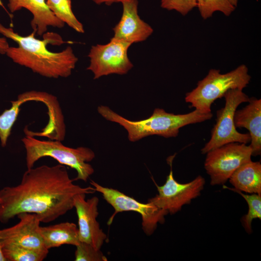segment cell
<instances>
[{
    "label": "cell",
    "instance_id": "cell-1",
    "mask_svg": "<svg viewBox=\"0 0 261 261\" xmlns=\"http://www.w3.org/2000/svg\"><path fill=\"white\" fill-rule=\"evenodd\" d=\"M73 181L60 164L27 169L19 184L0 190V221L6 223L21 213L35 214L41 222L55 220L74 208L77 194L95 192Z\"/></svg>",
    "mask_w": 261,
    "mask_h": 261
},
{
    "label": "cell",
    "instance_id": "cell-2",
    "mask_svg": "<svg viewBox=\"0 0 261 261\" xmlns=\"http://www.w3.org/2000/svg\"><path fill=\"white\" fill-rule=\"evenodd\" d=\"M0 33L18 44L17 47L9 46L6 55L14 63L43 76L51 78L68 77L78 60L70 46L58 52L48 50L46 47L48 44L61 45L64 43L57 34L48 33L43 40H40L35 38L33 31L27 36H22L0 23Z\"/></svg>",
    "mask_w": 261,
    "mask_h": 261
},
{
    "label": "cell",
    "instance_id": "cell-3",
    "mask_svg": "<svg viewBox=\"0 0 261 261\" xmlns=\"http://www.w3.org/2000/svg\"><path fill=\"white\" fill-rule=\"evenodd\" d=\"M98 111L106 120L123 127L128 132L129 140L132 142L153 135L165 138L175 137L178 135L179 129L184 126L202 122L213 116L212 113L203 114L196 109L188 114L175 115L156 108L149 117L131 121L106 106H99Z\"/></svg>",
    "mask_w": 261,
    "mask_h": 261
},
{
    "label": "cell",
    "instance_id": "cell-4",
    "mask_svg": "<svg viewBox=\"0 0 261 261\" xmlns=\"http://www.w3.org/2000/svg\"><path fill=\"white\" fill-rule=\"evenodd\" d=\"M21 140L26 149L27 169L33 167L39 159L49 157L59 164L74 169L77 174L74 181L81 180L87 182L94 172L88 162L94 159L95 155L88 147L72 148L63 145L59 140H40L29 134H26Z\"/></svg>",
    "mask_w": 261,
    "mask_h": 261
},
{
    "label": "cell",
    "instance_id": "cell-5",
    "mask_svg": "<svg viewBox=\"0 0 261 261\" xmlns=\"http://www.w3.org/2000/svg\"><path fill=\"white\" fill-rule=\"evenodd\" d=\"M251 78L245 64L224 74L219 70L211 69L204 78L198 81L197 87L186 94L185 102L202 113H211V106L215 101L223 97L230 89L243 90Z\"/></svg>",
    "mask_w": 261,
    "mask_h": 261
},
{
    "label": "cell",
    "instance_id": "cell-6",
    "mask_svg": "<svg viewBox=\"0 0 261 261\" xmlns=\"http://www.w3.org/2000/svg\"><path fill=\"white\" fill-rule=\"evenodd\" d=\"M225 106L217 111L216 122L211 130V138L201 149L203 154L225 144L250 142L249 133L238 132L234 125V115L237 107L248 102L249 98L239 89H230L224 95Z\"/></svg>",
    "mask_w": 261,
    "mask_h": 261
},
{
    "label": "cell",
    "instance_id": "cell-7",
    "mask_svg": "<svg viewBox=\"0 0 261 261\" xmlns=\"http://www.w3.org/2000/svg\"><path fill=\"white\" fill-rule=\"evenodd\" d=\"M90 183L115 210L108 221V225L112 223L117 213L125 211H133L141 215L142 229L147 235L154 232L159 223L164 222V217L168 212L152 202L148 200L147 203H142L116 189L102 186L93 180Z\"/></svg>",
    "mask_w": 261,
    "mask_h": 261
},
{
    "label": "cell",
    "instance_id": "cell-8",
    "mask_svg": "<svg viewBox=\"0 0 261 261\" xmlns=\"http://www.w3.org/2000/svg\"><path fill=\"white\" fill-rule=\"evenodd\" d=\"M204 168L210 176L212 186L223 185L241 165L251 160L252 150L250 145L230 143L208 151Z\"/></svg>",
    "mask_w": 261,
    "mask_h": 261
},
{
    "label": "cell",
    "instance_id": "cell-9",
    "mask_svg": "<svg viewBox=\"0 0 261 261\" xmlns=\"http://www.w3.org/2000/svg\"><path fill=\"white\" fill-rule=\"evenodd\" d=\"M132 44L112 38L104 44L91 46L87 57L89 65L87 70L94 75V79L111 74L123 75L133 67L128 52Z\"/></svg>",
    "mask_w": 261,
    "mask_h": 261
},
{
    "label": "cell",
    "instance_id": "cell-10",
    "mask_svg": "<svg viewBox=\"0 0 261 261\" xmlns=\"http://www.w3.org/2000/svg\"><path fill=\"white\" fill-rule=\"evenodd\" d=\"M175 155L167 160L170 166V172L165 183L162 186L156 183L158 194L149 200L159 207L166 210L168 213L174 214L180 211L192 200L198 197L204 188V178L201 175L187 183H180L174 178L172 170V162Z\"/></svg>",
    "mask_w": 261,
    "mask_h": 261
},
{
    "label": "cell",
    "instance_id": "cell-11",
    "mask_svg": "<svg viewBox=\"0 0 261 261\" xmlns=\"http://www.w3.org/2000/svg\"><path fill=\"white\" fill-rule=\"evenodd\" d=\"M15 225L0 230V246L14 245L48 254L40 231L41 222L35 214L21 213Z\"/></svg>",
    "mask_w": 261,
    "mask_h": 261
},
{
    "label": "cell",
    "instance_id": "cell-12",
    "mask_svg": "<svg viewBox=\"0 0 261 261\" xmlns=\"http://www.w3.org/2000/svg\"><path fill=\"white\" fill-rule=\"evenodd\" d=\"M86 195L78 194L74 198V207L78 218L79 240L101 249L107 239V235L101 228L97 220L99 214V198L94 196L86 200Z\"/></svg>",
    "mask_w": 261,
    "mask_h": 261
},
{
    "label": "cell",
    "instance_id": "cell-13",
    "mask_svg": "<svg viewBox=\"0 0 261 261\" xmlns=\"http://www.w3.org/2000/svg\"><path fill=\"white\" fill-rule=\"evenodd\" d=\"M122 13L119 22L113 28L112 38L131 44L146 40L153 29L138 14V0H122Z\"/></svg>",
    "mask_w": 261,
    "mask_h": 261
},
{
    "label": "cell",
    "instance_id": "cell-14",
    "mask_svg": "<svg viewBox=\"0 0 261 261\" xmlns=\"http://www.w3.org/2000/svg\"><path fill=\"white\" fill-rule=\"evenodd\" d=\"M7 6L11 13L25 8L30 12V25L35 34H45L48 27L62 28L65 23L56 17L47 7L45 0H8Z\"/></svg>",
    "mask_w": 261,
    "mask_h": 261
},
{
    "label": "cell",
    "instance_id": "cell-15",
    "mask_svg": "<svg viewBox=\"0 0 261 261\" xmlns=\"http://www.w3.org/2000/svg\"><path fill=\"white\" fill-rule=\"evenodd\" d=\"M248 104L243 108L236 110L234 123L236 128H245L249 131L252 156L261 153V100L249 98Z\"/></svg>",
    "mask_w": 261,
    "mask_h": 261
},
{
    "label": "cell",
    "instance_id": "cell-16",
    "mask_svg": "<svg viewBox=\"0 0 261 261\" xmlns=\"http://www.w3.org/2000/svg\"><path fill=\"white\" fill-rule=\"evenodd\" d=\"M44 246L47 249L63 245L77 246L80 242L78 229L75 224L65 222L40 227Z\"/></svg>",
    "mask_w": 261,
    "mask_h": 261
},
{
    "label": "cell",
    "instance_id": "cell-17",
    "mask_svg": "<svg viewBox=\"0 0 261 261\" xmlns=\"http://www.w3.org/2000/svg\"><path fill=\"white\" fill-rule=\"evenodd\" d=\"M234 188L249 194H261V164L250 160L239 167L229 179Z\"/></svg>",
    "mask_w": 261,
    "mask_h": 261
},
{
    "label": "cell",
    "instance_id": "cell-18",
    "mask_svg": "<svg viewBox=\"0 0 261 261\" xmlns=\"http://www.w3.org/2000/svg\"><path fill=\"white\" fill-rule=\"evenodd\" d=\"M44 100V95L42 91H29L19 94L16 100L11 102L12 106L10 108L5 110L0 115V140L2 147L7 145L12 128L20 112V106L29 101L43 102Z\"/></svg>",
    "mask_w": 261,
    "mask_h": 261
},
{
    "label": "cell",
    "instance_id": "cell-19",
    "mask_svg": "<svg viewBox=\"0 0 261 261\" xmlns=\"http://www.w3.org/2000/svg\"><path fill=\"white\" fill-rule=\"evenodd\" d=\"M46 3L54 15L65 24L78 33L85 32L83 25L72 11L71 0H46Z\"/></svg>",
    "mask_w": 261,
    "mask_h": 261
},
{
    "label": "cell",
    "instance_id": "cell-20",
    "mask_svg": "<svg viewBox=\"0 0 261 261\" xmlns=\"http://www.w3.org/2000/svg\"><path fill=\"white\" fill-rule=\"evenodd\" d=\"M223 187L237 192L241 195L246 202L248 207V212L242 217L241 221L246 232L248 233H251V224L253 220L255 218L261 219V194H244L234 188H231L225 186H223Z\"/></svg>",
    "mask_w": 261,
    "mask_h": 261
},
{
    "label": "cell",
    "instance_id": "cell-21",
    "mask_svg": "<svg viewBox=\"0 0 261 261\" xmlns=\"http://www.w3.org/2000/svg\"><path fill=\"white\" fill-rule=\"evenodd\" d=\"M6 261H42L48 254L14 245L1 246Z\"/></svg>",
    "mask_w": 261,
    "mask_h": 261
},
{
    "label": "cell",
    "instance_id": "cell-22",
    "mask_svg": "<svg viewBox=\"0 0 261 261\" xmlns=\"http://www.w3.org/2000/svg\"><path fill=\"white\" fill-rule=\"evenodd\" d=\"M197 7L203 19L211 17L216 11L229 16L235 9L230 0H197Z\"/></svg>",
    "mask_w": 261,
    "mask_h": 261
},
{
    "label": "cell",
    "instance_id": "cell-23",
    "mask_svg": "<svg viewBox=\"0 0 261 261\" xmlns=\"http://www.w3.org/2000/svg\"><path fill=\"white\" fill-rule=\"evenodd\" d=\"M76 246L74 256L75 261H107V258L101 249H97L91 245L80 242Z\"/></svg>",
    "mask_w": 261,
    "mask_h": 261
},
{
    "label": "cell",
    "instance_id": "cell-24",
    "mask_svg": "<svg viewBox=\"0 0 261 261\" xmlns=\"http://www.w3.org/2000/svg\"><path fill=\"white\" fill-rule=\"evenodd\" d=\"M160 6L168 11H176L185 16L197 7V0H160Z\"/></svg>",
    "mask_w": 261,
    "mask_h": 261
},
{
    "label": "cell",
    "instance_id": "cell-25",
    "mask_svg": "<svg viewBox=\"0 0 261 261\" xmlns=\"http://www.w3.org/2000/svg\"><path fill=\"white\" fill-rule=\"evenodd\" d=\"M0 6L4 8V6L1 0H0ZM9 47V45L6 39L4 37L0 38V53L1 54H5Z\"/></svg>",
    "mask_w": 261,
    "mask_h": 261
},
{
    "label": "cell",
    "instance_id": "cell-26",
    "mask_svg": "<svg viewBox=\"0 0 261 261\" xmlns=\"http://www.w3.org/2000/svg\"><path fill=\"white\" fill-rule=\"evenodd\" d=\"M95 4L100 5L104 4L111 6L115 3H120L122 0H90Z\"/></svg>",
    "mask_w": 261,
    "mask_h": 261
},
{
    "label": "cell",
    "instance_id": "cell-27",
    "mask_svg": "<svg viewBox=\"0 0 261 261\" xmlns=\"http://www.w3.org/2000/svg\"><path fill=\"white\" fill-rule=\"evenodd\" d=\"M0 261H6V260L5 259L3 255L0 246Z\"/></svg>",
    "mask_w": 261,
    "mask_h": 261
},
{
    "label": "cell",
    "instance_id": "cell-28",
    "mask_svg": "<svg viewBox=\"0 0 261 261\" xmlns=\"http://www.w3.org/2000/svg\"><path fill=\"white\" fill-rule=\"evenodd\" d=\"M231 3L235 7L237 5V0H230Z\"/></svg>",
    "mask_w": 261,
    "mask_h": 261
}]
</instances>
